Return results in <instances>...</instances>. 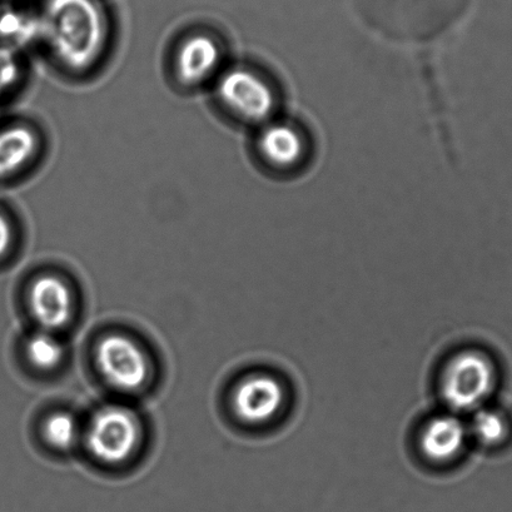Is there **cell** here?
I'll return each mask as SVG.
<instances>
[{"label":"cell","mask_w":512,"mask_h":512,"mask_svg":"<svg viewBox=\"0 0 512 512\" xmlns=\"http://www.w3.org/2000/svg\"><path fill=\"white\" fill-rule=\"evenodd\" d=\"M47 29L54 56L73 71L91 66L102 53L106 33L92 0H52Z\"/></svg>","instance_id":"1"},{"label":"cell","mask_w":512,"mask_h":512,"mask_svg":"<svg viewBox=\"0 0 512 512\" xmlns=\"http://www.w3.org/2000/svg\"><path fill=\"white\" fill-rule=\"evenodd\" d=\"M218 99L233 116L248 123H265L276 109V94L260 73L235 67L218 79Z\"/></svg>","instance_id":"2"},{"label":"cell","mask_w":512,"mask_h":512,"mask_svg":"<svg viewBox=\"0 0 512 512\" xmlns=\"http://www.w3.org/2000/svg\"><path fill=\"white\" fill-rule=\"evenodd\" d=\"M141 439V425L132 410L109 405L94 415L87 434L89 451L106 464H119L133 454Z\"/></svg>","instance_id":"3"},{"label":"cell","mask_w":512,"mask_h":512,"mask_svg":"<svg viewBox=\"0 0 512 512\" xmlns=\"http://www.w3.org/2000/svg\"><path fill=\"white\" fill-rule=\"evenodd\" d=\"M494 365L479 352L457 355L442 377V396L452 409L472 410L479 407L494 390Z\"/></svg>","instance_id":"4"},{"label":"cell","mask_w":512,"mask_h":512,"mask_svg":"<svg viewBox=\"0 0 512 512\" xmlns=\"http://www.w3.org/2000/svg\"><path fill=\"white\" fill-rule=\"evenodd\" d=\"M96 359L102 376L116 389L133 392L146 385L148 359L131 338L118 333L104 337L97 347Z\"/></svg>","instance_id":"5"},{"label":"cell","mask_w":512,"mask_h":512,"mask_svg":"<svg viewBox=\"0 0 512 512\" xmlns=\"http://www.w3.org/2000/svg\"><path fill=\"white\" fill-rule=\"evenodd\" d=\"M466 0H361V7L377 22L437 24L449 21L465 7Z\"/></svg>","instance_id":"6"},{"label":"cell","mask_w":512,"mask_h":512,"mask_svg":"<svg viewBox=\"0 0 512 512\" xmlns=\"http://www.w3.org/2000/svg\"><path fill=\"white\" fill-rule=\"evenodd\" d=\"M283 399L280 382L268 375H253L238 385L233 394V409L243 421L262 424L278 414Z\"/></svg>","instance_id":"7"},{"label":"cell","mask_w":512,"mask_h":512,"mask_svg":"<svg viewBox=\"0 0 512 512\" xmlns=\"http://www.w3.org/2000/svg\"><path fill=\"white\" fill-rule=\"evenodd\" d=\"M222 62V49L208 34H193L178 47L175 72L183 86L197 87L215 76Z\"/></svg>","instance_id":"8"},{"label":"cell","mask_w":512,"mask_h":512,"mask_svg":"<svg viewBox=\"0 0 512 512\" xmlns=\"http://www.w3.org/2000/svg\"><path fill=\"white\" fill-rule=\"evenodd\" d=\"M29 303L43 330L57 331L72 317V293L61 277L43 275L33 282Z\"/></svg>","instance_id":"9"},{"label":"cell","mask_w":512,"mask_h":512,"mask_svg":"<svg viewBox=\"0 0 512 512\" xmlns=\"http://www.w3.org/2000/svg\"><path fill=\"white\" fill-rule=\"evenodd\" d=\"M257 149L268 166L280 171L300 166L306 156V141L288 123H268L257 138Z\"/></svg>","instance_id":"10"},{"label":"cell","mask_w":512,"mask_h":512,"mask_svg":"<svg viewBox=\"0 0 512 512\" xmlns=\"http://www.w3.org/2000/svg\"><path fill=\"white\" fill-rule=\"evenodd\" d=\"M41 139L36 129L17 123L0 129V181L23 171L36 158Z\"/></svg>","instance_id":"11"},{"label":"cell","mask_w":512,"mask_h":512,"mask_svg":"<svg viewBox=\"0 0 512 512\" xmlns=\"http://www.w3.org/2000/svg\"><path fill=\"white\" fill-rule=\"evenodd\" d=\"M465 437V427L457 417H435L422 432V451L431 460L447 461L459 454L465 444Z\"/></svg>","instance_id":"12"},{"label":"cell","mask_w":512,"mask_h":512,"mask_svg":"<svg viewBox=\"0 0 512 512\" xmlns=\"http://www.w3.org/2000/svg\"><path fill=\"white\" fill-rule=\"evenodd\" d=\"M29 361L38 369L53 370L61 365L64 357V346L52 331L42 330L34 333L27 342Z\"/></svg>","instance_id":"13"},{"label":"cell","mask_w":512,"mask_h":512,"mask_svg":"<svg viewBox=\"0 0 512 512\" xmlns=\"http://www.w3.org/2000/svg\"><path fill=\"white\" fill-rule=\"evenodd\" d=\"M44 436L58 450L72 449L79 436L78 422L67 412H57L44 425Z\"/></svg>","instance_id":"14"},{"label":"cell","mask_w":512,"mask_h":512,"mask_svg":"<svg viewBox=\"0 0 512 512\" xmlns=\"http://www.w3.org/2000/svg\"><path fill=\"white\" fill-rule=\"evenodd\" d=\"M472 431L482 444L494 446L509 435V424L497 411L480 410L472 421Z\"/></svg>","instance_id":"15"},{"label":"cell","mask_w":512,"mask_h":512,"mask_svg":"<svg viewBox=\"0 0 512 512\" xmlns=\"http://www.w3.org/2000/svg\"><path fill=\"white\" fill-rule=\"evenodd\" d=\"M14 242V227L7 213L0 210V260L11 251Z\"/></svg>","instance_id":"16"}]
</instances>
